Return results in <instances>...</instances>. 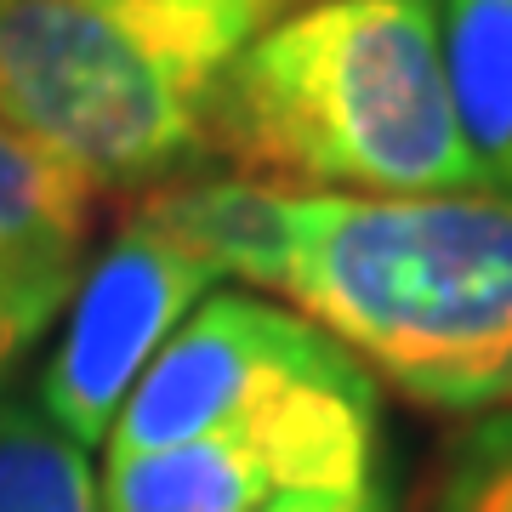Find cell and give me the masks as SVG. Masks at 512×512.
Here are the masks:
<instances>
[{
	"label": "cell",
	"mask_w": 512,
	"mask_h": 512,
	"mask_svg": "<svg viewBox=\"0 0 512 512\" xmlns=\"http://www.w3.org/2000/svg\"><path fill=\"white\" fill-rule=\"evenodd\" d=\"M444 86L490 194H512V0H439Z\"/></svg>",
	"instance_id": "cell-9"
},
{
	"label": "cell",
	"mask_w": 512,
	"mask_h": 512,
	"mask_svg": "<svg viewBox=\"0 0 512 512\" xmlns=\"http://www.w3.org/2000/svg\"><path fill=\"white\" fill-rule=\"evenodd\" d=\"M262 512H393V490L387 478H370L359 490H296L274 495Z\"/></svg>",
	"instance_id": "cell-12"
},
{
	"label": "cell",
	"mask_w": 512,
	"mask_h": 512,
	"mask_svg": "<svg viewBox=\"0 0 512 512\" xmlns=\"http://www.w3.org/2000/svg\"><path fill=\"white\" fill-rule=\"evenodd\" d=\"M353 370L365 365L302 313H285L245 291L205 296L120 404L109 461L256 421L262 410L308 387L342 382Z\"/></svg>",
	"instance_id": "cell-5"
},
{
	"label": "cell",
	"mask_w": 512,
	"mask_h": 512,
	"mask_svg": "<svg viewBox=\"0 0 512 512\" xmlns=\"http://www.w3.org/2000/svg\"><path fill=\"white\" fill-rule=\"evenodd\" d=\"M92 183L0 120V291L40 330L86 274Z\"/></svg>",
	"instance_id": "cell-7"
},
{
	"label": "cell",
	"mask_w": 512,
	"mask_h": 512,
	"mask_svg": "<svg viewBox=\"0 0 512 512\" xmlns=\"http://www.w3.org/2000/svg\"><path fill=\"white\" fill-rule=\"evenodd\" d=\"M0 512H103L86 450L12 393H0Z\"/></svg>",
	"instance_id": "cell-10"
},
{
	"label": "cell",
	"mask_w": 512,
	"mask_h": 512,
	"mask_svg": "<svg viewBox=\"0 0 512 512\" xmlns=\"http://www.w3.org/2000/svg\"><path fill=\"white\" fill-rule=\"evenodd\" d=\"M35 336H40V325L18 308V302H12V296L0 291V376L12 370V359H18V353L29 348Z\"/></svg>",
	"instance_id": "cell-13"
},
{
	"label": "cell",
	"mask_w": 512,
	"mask_h": 512,
	"mask_svg": "<svg viewBox=\"0 0 512 512\" xmlns=\"http://www.w3.org/2000/svg\"><path fill=\"white\" fill-rule=\"evenodd\" d=\"M279 296L404 399L512 404V194H296Z\"/></svg>",
	"instance_id": "cell-2"
},
{
	"label": "cell",
	"mask_w": 512,
	"mask_h": 512,
	"mask_svg": "<svg viewBox=\"0 0 512 512\" xmlns=\"http://www.w3.org/2000/svg\"><path fill=\"white\" fill-rule=\"evenodd\" d=\"M211 154L268 188L490 194L450 109L439 0L296 6L228 69Z\"/></svg>",
	"instance_id": "cell-1"
},
{
	"label": "cell",
	"mask_w": 512,
	"mask_h": 512,
	"mask_svg": "<svg viewBox=\"0 0 512 512\" xmlns=\"http://www.w3.org/2000/svg\"><path fill=\"white\" fill-rule=\"evenodd\" d=\"M211 285L217 274L200 256H188L143 222H126L74 285L63 342L40 376V410L80 450L109 444L114 416L131 399L137 376L154 365V353L177 336V325Z\"/></svg>",
	"instance_id": "cell-6"
},
{
	"label": "cell",
	"mask_w": 512,
	"mask_h": 512,
	"mask_svg": "<svg viewBox=\"0 0 512 512\" xmlns=\"http://www.w3.org/2000/svg\"><path fill=\"white\" fill-rule=\"evenodd\" d=\"M131 222L200 256L217 279H245L262 291H285L296 245V194L251 177H205L188 171L177 183L137 194Z\"/></svg>",
	"instance_id": "cell-8"
},
{
	"label": "cell",
	"mask_w": 512,
	"mask_h": 512,
	"mask_svg": "<svg viewBox=\"0 0 512 512\" xmlns=\"http://www.w3.org/2000/svg\"><path fill=\"white\" fill-rule=\"evenodd\" d=\"M427 512H512V410L467 421L444 444Z\"/></svg>",
	"instance_id": "cell-11"
},
{
	"label": "cell",
	"mask_w": 512,
	"mask_h": 512,
	"mask_svg": "<svg viewBox=\"0 0 512 512\" xmlns=\"http://www.w3.org/2000/svg\"><path fill=\"white\" fill-rule=\"evenodd\" d=\"M308 0H0V120L92 188L148 194L211 154L228 69Z\"/></svg>",
	"instance_id": "cell-3"
},
{
	"label": "cell",
	"mask_w": 512,
	"mask_h": 512,
	"mask_svg": "<svg viewBox=\"0 0 512 512\" xmlns=\"http://www.w3.org/2000/svg\"><path fill=\"white\" fill-rule=\"evenodd\" d=\"M382 478V393L370 370L308 387L256 421L114 456L103 512H262L296 490H359Z\"/></svg>",
	"instance_id": "cell-4"
}]
</instances>
